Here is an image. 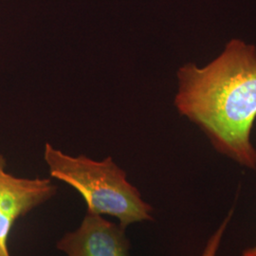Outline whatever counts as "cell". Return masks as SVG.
<instances>
[{
	"mask_svg": "<svg viewBox=\"0 0 256 256\" xmlns=\"http://www.w3.org/2000/svg\"><path fill=\"white\" fill-rule=\"evenodd\" d=\"M229 218H226V220L223 221V223L220 225V228L218 230L210 236L207 246L204 248V252L202 256H216L218 248H220L221 238L223 236V234L225 230L227 228V225L229 223Z\"/></svg>",
	"mask_w": 256,
	"mask_h": 256,
	"instance_id": "5",
	"label": "cell"
},
{
	"mask_svg": "<svg viewBox=\"0 0 256 256\" xmlns=\"http://www.w3.org/2000/svg\"><path fill=\"white\" fill-rule=\"evenodd\" d=\"M178 80V113L200 128L220 153L256 169L250 142L256 120V46L232 39L205 66H182Z\"/></svg>",
	"mask_w": 256,
	"mask_h": 256,
	"instance_id": "1",
	"label": "cell"
},
{
	"mask_svg": "<svg viewBox=\"0 0 256 256\" xmlns=\"http://www.w3.org/2000/svg\"><path fill=\"white\" fill-rule=\"evenodd\" d=\"M44 158L52 178L80 192L86 212L112 216L124 228L153 218L152 207L142 200L137 188L128 182L126 173L111 156L97 162L86 156L66 155L46 144Z\"/></svg>",
	"mask_w": 256,
	"mask_h": 256,
	"instance_id": "2",
	"label": "cell"
},
{
	"mask_svg": "<svg viewBox=\"0 0 256 256\" xmlns=\"http://www.w3.org/2000/svg\"><path fill=\"white\" fill-rule=\"evenodd\" d=\"M256 256V247L247 248L246 250H244L242 252V256Z\"/></svg>",
	"mask_w": 256,
	"mask_h": 256,
	"instance_id": "6",
	"label": "cell"
},
{
	"mask_svg": "<svg viewBox=\"0 0 256 256\" xmlns=\"http://www.w3.org/2000/svg\"><path fill=\"white\" fill-rule=\"evenodd\" d=\"M57 188L50 178H22L6 171L0 154V256H10L8 238L16 220L50 200Z\"/></svg>",
	"mask_w": 256,
	"mask_h": 256,
	"instance_id": "3",
	"label": "cell"
},
{
	"mask_svg": "<svg viewBox=\"0 0 256 256\" xmlns=\"http://www.w3.org/2000/svg\"><path fill=\"white\" fill-rule=\"evenodd\" d=\"M56 247L68 256H129L126 228L88 212L80 227L66 234Z\"/></svg>",
	"mask_w": 256,
	"mask_h": 256,
	"instance_id": "4",
	"label": "cell"
}]
</instances>
